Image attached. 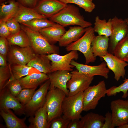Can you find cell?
<instances>
[{
  "instance_id": "6da1fadb",
  "label": "cell",
  "mask_w": 128,
  "mask_h": 128,
  "mask_svg": "<svg viewBox=\"0 0 128 128\" xmlns=\"http://www.w3.org/2000/svg\"><path fill=\"white\" fill-rule=\"evenodd\" d=\"M50 19L64 27L76 25L86 28L92 25L91 22L84 19L77 7L70 4H67L61 10L50 18Z\"/></svg>"
},
{
  "instance_id": "7a4b0ae2",
  "label": "cell",
  "mask_w": 128,
  "mask_h": 128,
  "mask_svg": "<svg viewBox=\"0 0 128 128\" xmlns=\"http://www.w3.org/2000/svg\"><path fill=\"white\" fill-rule=\"evenodd\" d=\"M20 25L21 29L28 37L30 46L36 54H59L58 47L50 44L39 32L33 30L22 24Z\"/></svg>"
},
{
  "instance_id": "3957f363",
  "label": "cell",
  "mask_w": 128,
  "mask_h": 128,
  "mask_svg": "<svg viewBox=\"0 0 128 128\" xmlns=\"http://www.w3.org/2000/svg\"><path fill=\"white\" fill-rule=\"evenodd\" d=\"M95 32L93 28L91 26L86 28L83 35L77 41L66 46V50L68 51H80L84 55L86 64L94 62L96 59L92 52L91 45L95 36Z\"/></svg>"
},
{
  "instance_id": "277c9868",
  "label": "cell",
  "mask_w": 128,
  "mask_h": 128,
  "mask_svg": "<svg viewBox=\"0 0 128 128\" xmlns=\"http://www.w3.org/2000/svg\"><path fill=\"white\" fill-rule=\"evenodd\" d=\"M45 102L47 114L48 122L61 116L62 114V105L66 96L65 93L60 89L54 87H50Z\"/></svg>"
},
{
  "instance_id": "5b68a950",
  "label": "cell",
  "mask_w": 128,
  "mask_h": 128,
  "mask_svg": "<svg viewBox=\"0 0 128 128\" xmlns=\"http://www.w3.org/2000/svg\"><path fill=\"white\" fill-rule=\"evenodd\" d=\"M83 92L65 97L62 105L63 117L70 120L80 119L84 107Z\"/></svg>"
},
{
  "instance_id": "8992f818",
  "label": "cell",
  "mask_w": 128,
  "mask_h": 128,
  "mask_svg": "<svg viewBox=\"0 0 128 128\" xmlns=\"http://www.w3.org/2000/svg\"><path fill=\"white\" fill-rule=\"evenodd\" d=\"M107 90L104 80L97 85L90 86L85 90L83 92V111H87L95 109L99 100L105 96Z\"/></svg>"
},
{
  "instance_id": "52a82bcc",
  "label": "cell",
  "mask_w": 128,
  "mask_h": 128,
  "mask_svg": "<svg viewBox=\"0 0 128 128\" xmlns=\"http://www.w3.org/2000/svg\"><path fill=\"white\" fill-rule=\"evenodd\" d=\"M51 61V72L59 70L73 71L75 67L71 64L73 60H77L79 57L77 51L72 50L64 55H61L57 54L47 55Z\"/></svg>"
},
{
  "instance_id": "ba28073f",
  "label": "cell",
  "mask_w": 128,
  "mask_h": 128,
  "mask_svg": "<svg viewBox=\"0 0 128 128\" xmlns=\"http://www.w3.org/2000/svg\"><path fill=\"white\" fill-rule=\"evenodd\" d=\"M36 54L30 46L21 47L15 45L9 46L7 56L10 64H16L26 65Z\"/></svg>"
},
{
  "instance_id": "9c48e42d",
  "label": "cell",
  "mask_w": 128,
  "mask_h": 128,
  "mask_svg": "<svg viewBox=\"0 0 128 128\" xmlns=\"http://www.w3.org/2000/svg\"><path fill=\"white\" fill-rule=\"evenodd\" d=\"M71 73V78L67 84L69 96L83 92L90 86L94 79L93 76L85 74L78 70L73 71Z\"/></svg>"
},
{
  "instance_id": "30bf717a",
  "label": "cell",
  "mask_w": 128,
  "mask_h": 128,
  "mask_svg": "<svg viewBox=\"0 0 128 128\" xmlns=\"http://www.w3.org/2000/svg\"><path fill=\"white\" fill-rule=\"evenodd\" d=\"M50 84L49 79L35 92L31 100L24 106L25 112L33 114L44 105Z\"/></svg>"
},
{
  "instance_id": "8fae6325",
  "label": "cell",
  "mask_w": 128,
  "mask_h": 128,
  "mask_svg": "<svg viewBox=\"0 0 128 128\" xmlns=\"http://www.w3.org/2000/svg\"><path fill=\"white\" fill-rule=\"evenodd\" d=\"M110 108L115 127L128 123V100L118 99L111 101Z\"/></svg>"
},
{
  "instance_id": "7c38bea8",
  "label": "cell",
  "mask_w": 128,
  "mask_h": 128,
  "mask_svg": "<svg viewBox=\"0 0 128 128\" xmlns=\"http://www.w3.org/2000/svg\"><path fill=\"white\" fill-rule=\"evenodd\" d=\"M0 110H5L11 109L19 114L25 112L24 106L11 94L6 87L0 91Z\"/></svg>"
},
{
  "instance_id": "4fadbf2b",
  "label": "cell",
  "mask_w": 128,
  "mask_h": 128,
  "mask_svg": "<svg viewBox=\"0 0 128 128\" xmlns=\"http://www.w3.org/2000/svg\"><path fill=\"white\" fill-rule=\"evenodd\" d=\"M111 19L112 32L109 40L113 50L118 43L128 34V26L124 20L115 16Z\"/></svg>"
},
{
  "instance_id": "5bb4252c",
  "label": "cell",
  "mask_w": 128,
  "mask_h": 128,
  "mask_svg": "<svg viewBox=\"0 0 128 128\" xmlns=\"http://www.w3.org/2000/svg\"><path fill=\"white\" fill-rule=\"evenodd\" d=\"M71 65L74 66L79 72L85 74L92 76L98 75L107 79L109 78V69L107 67L106 62L105 61L99 65L90 66L78 63L72 60Z\"/></svg>"
},
{
  "instance_id": "9a60e30c",
  "label": "cell",
  "mask_w": 128,
  "mask_h": 128,
  "mask_svg": "<svg viewBox=\"0 0 128 128\" xmlns=\"http://www.w3.org/2000/svg\"><path fill=\"white\" fill-rule=\"evenodd\" d=\"M58 0H38L34 9L40 14L50 18L67 5Z\"/></svg>"
},
{
  "instance_id": "2e32d148",
  "label": "cell",
  "mask_w": 128,
  "mask_h": 128,
  "mask_svg": "<svg viewBox=\"0 0 128 128\" xmlns=\"http://www.w3.org/2000/svg\"><path fill=\"white\" fill-rule=\"evenodd\" d=\"M102 58L106 62L109 69L114 73V78L116 81H118L121 77L124 78L126 75L125 68L128 63L109 53Z\"/></svg>"
},
{
  "instance_id": "e0dca14e",
  "label": "cell",
  "mask_w": 128,
  "mask_h": 128,
  "mask_svg": "<svg viewBox=\"0 0 128 128\" xmlns=\"http://www.w3.org/2000/svg\"><path fill=\"white\" fill-rule=\"evenodd\" d=\"M50 82V87L57 88L63 91L66 96H69V91L67 84L71 78V72L67 70H59L47 74Z\"/></svg>"
},
{
  "instance_id": "ac0fdd59",
  "label": "cell",
  "mask_w": 128,
  "mask_h": 128,
  "mask_svg": "<svg viewBox=\"0 0 128 128\" xmlns=\"http://www.w3.org/2000/svg\"><path fill=\"white\" fill-rule=\"evenodd\" d=\"M49 79L48 75L39 72L33 73L22 77L19 80L23 89L37 88L41 84Z\"/></svg>"
},
{
  "instance_id": "d6986e66",
  "label": "cell",
  "mask_w": 128,
  "mask_h": 128,
  "mask_svg": "<svg viewBox=\"0 0 128 128\" xmlns=\"http://www.w3.org/2000/svg\"><path fill=\"white\" fill-rule=\"evenodd\" d=\"M46 18L38 13L34 8L26 7L20 4L18 11L13 18L20 23L22 24L34 19Z\"/></svg>"
},
{
  "instance_id": "ffe728a7",
  "label": "cell",
  "mask_w": 128,
  "mask_h": 128,
  "mask_svg": "<svg viewBox=\"0 0 128 128\" xmlns=\"http://www.w3.org/2000/svg\"><path fill=\"white\" fill-rule=\"evenodd\" d=\"M66 31L64 27L55 23L52 26L41 30L39 32L50 44L54 45L59 42Z\"/></svg>"
},
{
  "instance_id": "44dd1931",
  "label": "cell",
  "mask_w": 128,
  "mask_h": 128,
  "mask_svg": "<svg viewBox=\"0 0 128 128\" xmlns=\"http://www.w3.org/2000/svg\"><path fill=\"white\" fill-rule=\"evenodd\" d=\"M86 28L79 26L70 27L62 36L58 42L61 47L67 46L80 38L84 33Z\"/></svg>"
},
{
  "instance_id": "7402d4cb",
  "label": "cell",
  "mask_w": 128,
  "mask_h": 128,
  "mask_svg": "<svg viewBox=\"0 0 128 128\" xmlns=\"http://www.w3.org/2000/svg\"><path fill=\"white\" fill-rule=\"evenodd\" d=\"M105 117L99 114L90 112L82 117L80 122V128H102Z\"/></svg>"
},
{
  "instance_id": "603a6c76",
  "label": "cell",
  "mask_w": 128,
  "mask_h": 128,
  "mask_svg": "<svg viewBox=\"0 0 128 128\" xmlns=\"http://www.w3.org/2000/svg\"><path fill=\"white\" fill-rule=\"evenodd\" d=\"M50 61L47 55L36 54L27 65L34 68L39 72L47 74L51 72Z\"/></svg>"
},
{
  "instance_id": "cb8c5ba5",
  "label": "cell",
  "mask_w": 128,
  "mask_h": 128,
  "mask_svg": "<svg viewBox=\"0 0 128 128\" xmlns=\"http://www.w3.org/2000/svg\"><path fill=\"white\" fill-rule=\"evenodd\" d=\"M109 41V37L104 36H95L91 45L92 51L95 57L102 58L107 54Z\"/></svg>"
},
{
  "instance_id": "d4e9b609",
  "label": "cell",
  "mask_w": 128,
  "mask_h": 128,
  "mask_svg": "<svg viewBox=\"0 0 128 128\" xmlns=\"http://www.w3.org/2000/svg\"><path fill=\"white\" fill-rule=\"evenodd\" d=\"M35 117L30 119L29 128H49L50 123L48 122V114L45 104L35 113Z\"/></svg>"
},
{
  "instance_id": "484cf974",
  "label": "cell",
  "mask_w": 128,
  "mask_h": 128,
  "mask_svg": "<svg viewBox=\"0 0 128 128\" xmlns=\"http://www.w3.org/2000/svg\"><path fill=\"white\" fill-rule=\"evenodd\" d=\"M0 114L8 128H26L25 123L26 117L20 119L10 109L0 110Z\"/></svg>"
},
{
  "instance_id": "4316f807",
  "label": "cell",
  "mask_w": 128,
  "mask_h": 128,
  "mask_svg": "<svg viewBox=\"0 0 128 128\" xmlns=\"http://www.w3.org/2000/svg\"><path fill=\"white\" fill-rule=\"evenodd\" d=\"M9 4H0V22L13 18L18 11L20 4L16 0H9Z\"/></svg>"
},
{
  "instance_id": "83f0119b",
  "label": "cell",
  "mask_w": 128,
  "mask_h": 128,
  "mask_svg": "<svg viewBox=\"0 0 128 128\" xmlns=\"http://www.w3.org/2000/svg\"><path fill=\"white\" fill-rule=\"evenodd\" d=\"M6 39L9 46L15 45L21 47L30 46L28 37L22 29L16 33L11 34Z\"/></svg>"
},
{
  "instance_id": "f1b7e54d",
  "label": "cell",
  "mask_w": 128,
  "mask_h": 128,
  "mask_svg": "<svg viewBox=\"0 0 128 128\" xmlns=\"http://www.w3.org/2000/svg\"><path fill=\"white\" fill-rule=\"evenodd\" d=\"M93 27L95 32L98 35L104 36L107 37H110L112 32L111 18L107 21L106 19H101L98 16H96Z\"/></svg>"
},
{
  "instance_id": "f546056e",
  "label": "cell",
  "mask_w": 128,
  "mask_h": 128,
  "mask_svg": "<svg viewBox=\"0 0 128 128\" xmlns=\"http://www.w3.org/2000/svg\"><path fill=\"white\" fill-rule=\"evenodd\" d=\"M55 23L45 18H36L22 24L34 31L41 30L52 26Z\"/></svg>"
},
{
  "instance_id": "4dcf8cb0",
  "label": "cell",
  "mask_w": 128,
  "mask_h": 128,
  "mask_svg": "<svg viewBox=\"0 0 128 128\" xmlns=\"http://www.w3.org/2000/svg\"><path fill=\"white\" fill-rule=\"evenodd\" d=\"M113 51L114 55L125 61L128 54V35L118 43Z\"/></svg>"
},
{
  "instance_id": "1f68e13d",
  "label": "cell",
  "mask_w": 128,
  "mask_h": 128,
  "mask_svg": "<svg viewBox=\"0 0 128 128\" xmlns=\"http://www.w3.org/2000/svg\"><path fill=\"white\" fill-rule=\"evenodd\" d=\"M12 76L10 78L19 80L28 75L29 70L32 67L26 65L14 64H10Z\"/></svg>"
},
{
  "instance_id": "d6a6232c",
  "label": "cell",
  "mask_w": 128,
  "mask_h": 128,
  "mask_svg": "<svg viewBox=\"0 0 128 128\" xmlns=\"http://www.w3.org/2000/svg\"><path fill=\"white\" fill-rule=\"evenodd\" d=\"M123 82L118 87L113 86L107 89L106 95L108 96H115L117 93L122 92L123 94L122 97L125 99L128 96V76L125 78Z\"/></svg>"
},
{
  "instance_id": "836d02e7",
  "label": "cell",
  "mask_w": 128,
  "mask_h": 128,
  "mask_svg": "<svg viewBox=\"0 0 128 128\" xmlns=\"http://www.w3.org/2000/svg\"><path fill=\"white\" fill-rule=\"evenodd\" d=\"M37 88L23 89L16 97L24 106L31 100Z\"/></svg>"
},
{
  "instance_id": "e575fe53",
  "label": "cell",
  "mask_w": 128,
  "mask_h": 128,
  "mask_svg": "<svg viewBox=\"0 0 128 128\" xmlns=\"http://www.w3.org/2000/svg\"><path fill=\"white\" fill-rule=\"evenodd\" d=\"M5 87L8 88L11 94L16 97L23 89L19 80L13 78H10L4 87Z\"/></svg>"
},
{
  "instance_id": "d590c367",
  "label": "cell",
  "mask_w": 128,
  "mask_h": 128,
  "mask_svg": "<svg viewBox=\"0 0 128 128\" xmlns=\"http://www.w3.org/2000/svg\"><path fill=\"white\" fill-rule=\"evenodd\" d=\"M12 76L10 67L9 64L6 66H0V90L1 91L4 87L8 79Z\"/></svg>"
},
{
  "instance_id": "8d00e7d4",
  "label": "cell",
  "mask_w": 128,
  "mask_h": 128,
  "mask_svg": "<svg viewBox=\"0 0 128 128\" xmlns=\"http://www.w3.org/2000/svg\"><path fill=\"white\" fill-rule=\"evenodd\" d=\"M69 3L76 4L88 13L92 12L95 7L92 0H68L66 4Z\"/></svg>"
},
{
  "instance_id": "74e56055",
  "label": "cell",
  "mask_w": 128,
  "mask_h": 128,
  "mask_svg": "<svg viewBox=\"0 0 128 128\" xmlns=\"http://www.w3.org/2000/svg\"><path fill=\"white\" fill-rule=\"evenodd\" d=\"M70 120L61 116L53 119L50 123V128H67Z\"/></svg>"
},
{
  "instance_id": "f35d334b",
  "label": "cell",
  "mask_w": 128,
  "mask_h": 128,
  "mask_svg": "<svg viewBox=\"0 0 128 128\" xmlns=\"http://www.w3.org/2000/svg\"><path fill=\"white\" fill-rule=\"evenodd\" d=\"M6 23L11 34L16 33L21 29L20 23L13 18L7 20Z\"/></svg>"
},
{
  "instance_id": "ab89813d",
  "label": "cell",
  "mask_w": 128,
  "mask_h": 128,
  "mask_svg": "<svg viewBox=\"0 0 128 128\" xmlns=\"http://www.w3.org/2000/svg\"><path fill=\"white\" fill-rule=\"evenodd\" d=\"M9 49V45L6 38L0 37V54L7 58Z\"/></svg>"
},
{
  "instance_id": "60d3db41",
  "label": "cell",
  "mask_w": 128,
  "mask_h": 128,
  "mask_svg": "<svg viewBox=\"0 0 128 128\" xmlns=\"http://www.w3.org/2000/svg\"><path fill=\"white\" fill-rule=\"evenodd\" d=\"M105 120L102 128H114L111 113L108 112L105 115Z\"/></svg>"
},
{
  "instance_id": "b9f144b4",
  "label": "cell",
  "mask_w": 128,
  "mask_h": 128,
  "mask_svg": "<svg viewBox=\"0 0 128 128\" xmlns=\"http://www.w3.org/2000/svg\"><path fill=\"white\" fill-rule=\"evenodd\" d=\"M11 34L6 22H0V37L7 38Z\"/></svg>"
},
{
  "instance_id": "7bdbcfd3",
  "label": "cell",
  "mask_w": 128,
  "mask_h": 128,
  "mask_svg": "<svg viewBox=\"0 0 128 128\" xmlns=\"http://www.w3.org/2000/svg\"><path fill=\"white\" fill-rule=\"evenodd\" d=\"M22 5L27 7L34 8L38 0H16Z\"/></svg>"
},
{
  "instance_id": "ee69618b",
  "label": "cell",
  "mask_w": 128,
  "mask_h": 128,
  "mask_svg": "<svg viewBox=\"0 0 128 128\" xmlns=\"http://www.w3.org/2000/svg\"><path fill=\"white\" fill-rule=\"evenodd\" d=\"M67 128H80V120L74 119L70 120Z\"/></svg>"
},
{
  "instance_id": "f6af8a7d",
  "label": "cell",
  "mask_w": 128,
  "mask_h": 128,
  "mask_svg": "<svg viewBox=\"0 0 128 128\" xmlns=\"http://www.w3.org/2000/svg\"><path fill=\"white\" fill-rule=\"evenodd\" d=\"M7 58L0 54V66H5L8 65L7 62Z\"/></svg>"
},
{
  "instance_id": "bcb514c9",
  "label": "cell",
  "mask_w": 128,
  "mask_h": 128,
  "mask_svg": "<svg viewBox=\"0 0 128 128\" xmlns=\"http://www.w3.org/2000/svg\"><path fill=\"white\" fill-rule=\"evenodd\" d=\"M118 128H128V123H127L118 127Z\"/></svg>"
},
{
  "instance_id": "7dc6e473",
  "label": "cell",
  "mask_w": 128,
  "mask_h": 128,
  "mask_svg": "<svg viewBox=\"0 0 128 128\" xmlns=\"http://www.w3.org/2000/svg\"><path fill=\"white\" fill-rule=\"evenodd\" d=\"M66 4V2L68 0H58Z\"/></svg>"
},
{
  "instance_id": "c3c4849f",
  "label": "cell",
  "mask_w": 128,
  "mask_h": 128,
  "mask_svg": "<svg viewBox=\"0 0 128 128\" xmlns=\"http://www.w3.org/2000/svg\"><path fill=\"white\" fill-rule=\"evenodd\" d=\"M124 20L125 21L126 24H127L128 26V18H125L124 19Z\"/></svg>"
},
{
  "instance_id": "681fc988",
  "label": "cell",
  "mask_w": 128,
  "mask_h": 128,
  "mask_svg": "<svg viewBox=\"0 0 128 128\" xmlns=\"http://www.w3.org/2000/svg\"><path fill=\"white\" fill-rule=\"evenodd\" d=\"M7 0H0V4L4 2Z\"/></svg>"
},
{
  "instance_id": "f907efd6",
  "label": "cell",
  "mask_w": 128,
  "mask_h": 128,
  "mask_svg": "<svg viewBox=\"0 0 128 128\" xmlns=\"http://www.w3.org/2000/svg\"><path fill=\"white\" fill-rule=\"evenodd\" d=\"M125 61L128 62V54L126 58V59L125 60Z\"/></svg>"
},
{
  "instance_id": "816d5d0a",
  "label": "cell",
  "mask_w": 128,
  "mask_h": 128,
  "mask_svg": "<svg viewBox=\"0 0 128 128\" xmlns=\"http://www.w3.org/2000/svg\"></svg>"
}]
</instances>
